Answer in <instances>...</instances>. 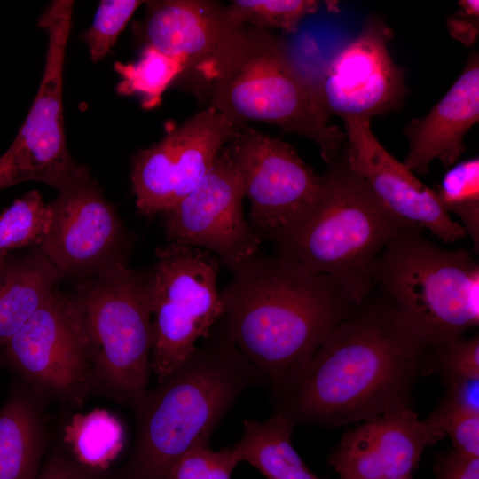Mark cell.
Instances as JSON below:
<instances>
[{
    "label": "cell",
    "instance_id": "20",
    "mask_svg": "<svg viewBox=\"0 0 479 479\" xmlns=\"http://www.w3.org/2000/svg\"><path fill=\"white\" fill-rule=\"evenodd\" d=\"M41 397L17 390L0 411V479H37L47 445Z\"/></svg>",
    "mask_w": 479,
    "mask_h": 479
},
{
    "label": "cell",
    "instance_id": "28",
    "mask_svg": "<svg viewBox=\"0 0 479 479\" xmlns=\"http://www.w3.org/2000/svg\"><path fill=\"white\" fill-rule=\"evenodd\" d=\"M142 3L143 1L138 0L99 2L91 27L82 35L93 62H98L106 56Z\"/></svg>",
    "mask_w": 479,
    "mask_h": 479
},
{
    "label": "cell",
    "instance_id": "29",
    "mask_svg": "<svg viewBox=\"0 0 479 479\" xmlns=\"http://www.w3.org/2000/svg\"><path fill=\"white\" fill-rule=\"evenodd\" d=\"M436 371L444 384L456 380L479 379V336L452 340L430 347L428 372Z\"/></svg>",
    "mask_w": 479,
    "mask_h": 479
},
{
    "label": "cell",
    "instance_id": "9",
    "mask_svg": "<svg viewBox=\"0 0 479 479\" xmlns=\"http://www.w3.org/2000/svg\"><path fill=\"white\" fill-rule=\"evenodd\" d=\"M73 6L72 0H55L38 20L48 35L44 71L23 125L0 158V190L39 181L61 192L91 177L71 158L64 130L63 70Z\"/></svg>",
    "mask_w": 479,
    "mask_h": 479
},
{
    "label": "cell",
    "instance_id": "24",
    "mask_svg": "<svg viewBox=\"0 0 479 479\" xmlns=\"http://www.w3.org/2000/svg\"><path fill=\"white\" fill-rule=\"evenodd\" d=\"M122 80L116 92L122 96L138 95L145 109H153L161 102L169 86L182 74L184 66L176 59L146 44L137 62L114 63Z\"/></svg>",
    "mask_w": 479,
    "mask_h": 479
},
{
    "label": "cell",
    "instance_id": "16",
    "mask_svg": "<svg viewBox=\"0 0 479 479\" xmlns=\"http://www.w3.org/2000/svg\"><path fill=\"white\" fill-rule=\"evenodd\" d=\"M349 168L361 177L383 206L412 228L426 229L444 243L467 237L459 221L444 209L435 190L420 181L379 142L368 120H344Z\"/></svg>",
    "mask_w": 479,
    "mask_h": 479
},
{
    "label": "cell",
    "instance_id": "27",
    "mask_svg": "<svg viewBox=\"0 0 479 479\" xmlns=\"http://www.w3.org/2000/svg\"><path fill=\"white\" fill-rule=\"evenodd\" d=\"M316 0H235L228 5L232 19L242 26L294 32L301 21L314 13Z\"/></svg>",
    "mask_w": 479,
    "mask_h": 479
},
{
    "label": "cell",
    "instance_id": "3",
    "mask_svg": "<svg viewBox=\"0 0 479 479\" xmlns=\"http://www.w3.org/2000/svg\"><path fill=\"white\" fill-rule=\"evenodd\" d=\"M256 384L262 375L216 323L180 367L130 405L135 443L113 478L163 479L186 452L208 446L224 415Z\"/></svg>",
    "mask_w": 479,
    "mask_h": 479
},
{
    "label": "cell",
    "instance_id": "14",
    "mask_svg": "<svg viewBox=\"0 0 479 479\" xmlns=\"http://www.w3.org/2000/svg\"><path fill=\"white\" fill-rule=\"evenodd\" d=\"M241 178L223 148L198 186L161 213L169 243L207 250L234 271L260 250L263 239L243 215Z\"/></svg>",
    "mask_w": 479,
    "mask_h": 479
},
{
    "label": "cell",
    "instance_id": "37",
    "mask_svg": "<svg viewBox=\"0 0 479 479\" xmlns=\"http://www.w3.org/2000/svg\"><path fill=\"white\" fill-rule=\"evenodd\" d=\"M6 257L0 256V265L3 263V262L5 260Z\"/></svg>",
    "mask_w": 479,
    "mask_h": 479
},
{
    "label": "cell",
    "instance_id": "31",
    "mask_svg": "<svg viewBox=\"0 0 479 479\" xmlns=\"http://www.w3.org/2000/svg\"><path fill=\"white\" fill-rule=\"evenodd\" d=\"M424 420L443 438H451L452 450L465 456L479 457V414L436 406Z\"/></svg>",
    "mask_w": 479,
    "mask_h": 479
},
{
    "label": "cell",
    "instance_id": "7",
    "mask_svg": "<svg viewBox=\"0 0 479 479\" xmlns=\"http://www.w3.org/2000/svg\"><path fill=\"white\" fill-rule=\"evenodd\" d=\"M71 295L86 334L93 394L130 405L147 389L151 371L149 270L117 264L79 281Z\"/></svg>",
    "mask_w": 479,
    "mask_h": 479
},
{
    "label": "cell",
    "instance_id": "8",
    "mask_svg": "<svg viewBox=\"0 0 479 479\" xmlns=\"http://www.w3.org/2000/svg\"><path fill=\"white\" fill-rule=\"evenodd\" d=\"M219 259L210 252L169 243L149 268L153 345L151 371L158 383L180 367L205 339L222 311L216 287Z\"/></svg>",
    "mask_w": 479,
    "mask_h": 479
},
{
    "label": "cell",
    "instance_id": "2",
    "mask_svg": "<svg viewBox=\"0 0 479 479\" xmlns=\"http://www.w3.org/2000/svg\"><path fill=\"white\" fill-rule=\"evenodd\" d=\"M220 293L216 322L262 375L274 402L355 307L331 278L260 250Z\"/></svg>",
    "mask_w": 479,
    "mask_h": 479
},
{
    "label": "cell",
    "instance_id": "18",
    "mask_svg": "<svg viewBox=\"0 0 479 479\" xmlns=\"http://www.w3.org/2000/svg\"><path fill=\"white\" fill-rule=\"evenodd\" d=\"M147 7L146 44L209 83L246 27L232 19L228 6L214 1H149Z\"/></svg>",
    "mask_w": 479,
    "mask_h": 479
},
{
    "label": "cell",
    "instance_id": "1",
    "mask_svg": "<svg viewBox=\"0 0 479 479\" xmlns=\"http://www.w3.org/2000/svg\"><path fill=\"white\" fill-rule=\"evenodd\" d=\"M428 349L385 295L370 294L330 331L276 411L334 428L410 406Z\"/></svg>",
    "mask_w": 479,
    "mask_h": 479
},
{
    "label": "cell",
    "instance_id": "4",
    "mask_svg": "<svg viewBox=\"0 0 479 479\" xmlns=\"http://www.w3.org/2000/svg\"><path fill=\"white\" fill-rule=\"evenodd\" d=\"M328 165L315 200L268 240L276 255L334 279L357 307L372 294L385 246L412 227L383 206L343 154Z\"/></svg>",
    "mask_w": 479,
    "mask_h": 479
},
{
    "label": "cell",
    "instance_id": "22",
    "mask_svg": "<svg viewBox=\"0 0 479 479\" xmlns=\"http://www.w3.org/2000/svg\"><path fill=\"white\" fill-rule=\"evenodd\" d=\"M295 423L276 411L266 420H244L243 435L233 449L240 462L255 467L266 479H322L306 466L291 436Z\"/></svg>",
    "mask_w": 479,
    "mask_h": 479
},
{
    "label": "cell",
    "instance_id": "6",
    "mask_svg": "<svg viewBox=\"0 0 479 479\" xmlns=\"http://www.w3.org/2000/svg\"><path fill=\"white\" fill-rule=\"evenodd\" d=\"M404 228L376 260L378 287L415 334L430 347L479 325V264L462 248L448 250Z\"/></svg>",
    "mask_w": 479,
    "mask_h": 479
},
{
    "label": "cell",
    "instance_id": "26",
    "mask_svg": "<svg viewBox=\"0 0 479 479\" xmlns=\"http://www.w3.org/2000/svg\"><path fill=\"white\" fill-rule=\"evenodd\" d=\"M50 224V209L41 193L30 191L0 213V256L15 249L38 247Z\"/></svg>",
    "mask_w": 479,
    "mask_h": 479
},
{
    "label": "cell",
    "instance_id": "19",
    "mask_svg": "<svg viewBox=\"0 0 479 479\" xmlns=\"http://www.w3.org/2000/svg\"><path fill=\"white\" fill-rule=\"evenodd\" d=\"M478 121L479 59L474 52L443 98L405 129L409 150L403 163L420 174L428 173L435 160L445 169L451 168L466 149L465 135Z\"/></svg>",
    "mask_w": 479,
    "mask_h": 479
},
{
    "label": "cell",
    "instance_id": "13",
    "mask_svg": "<svg viewBox=\"0 0 479 479\" xmlns=\"http://www.w3.org/2000/svg\"><path fill=\"white\" fill-rule=\"evenodd\" d=\"M227 149L250 200L249 223L268 240L317 198L321 177L287 143L240 125Z\"/></svg>",
    "mask_w": 479,
    "mask_h": 479
},
{
    "label": "cell",
    "instance_id": "11",
    "mask_svg": "<svg viewBox=\"0 0 479 479\" xmlns=\"http://www.w3.org/2000/svg\"><path fill=\"white\" fill-rule=\"evenodd\" d=\"M48 206L38 248L63 278L81 281L127 264L134 239L92 177L59 192Z\"/></svg>",
    "mask_w": 479,
    "mask_h": 479
},
{
    "label": "cell",
    "instance_id": "17",
    "mask_svg": "<svg viewBox=\"0 0 479 479\" xmlns=\"http://www.w3.org/2000/svg\"><path fill=\"white\" fill-rule=\"evenodd\" d=\"M442 439L411 406H401L346 432L328 463L342 479L412 477L425 448Z\"/></svg>",
    "mask_w": 479,
    "mask_h": 479
},
{
    "label": "cell",
    "instance_id": "25",
    "mask_svg": "<svg viewBox=\"0 0 479 479\" xmlns=\"http://www.w3.org/2000/svg\"><path fill=\"white\" fill-rule=\"evenodd\" d=\"M440 204L454 214L479 249V159L471 158L452 166L435 190Z\"/></svg>",
    "mask_w": 479,
    "mask_h": 479
},
{
    "label": "cell",
    "instance_id": "35",
    "mask_svg": "<svg viewBox=\"0 0 479 479\" xmlns=\"http://www.w3.org/2000/svg\"><path fill=\"white\" fill-rule=\"evenodd\" d=\"M459 9L447 20L449 31L453 38L466 45L474 43L478 35L479 1H459Z\"/></svg>",
    "mask_w": 479,
    "mask_h": 479
},
{
    "label": "cell",
    "instance_id": "34",
    "mask_svg": "<svg viewBox=\"0 0 479 479\" xmlns=\"http://www.w3.org/2000/svg\"><path fill=\"white\" fill-rule=\"evenodd\" d=\"M433 470L436 479H479V457L451 450L436 455Z\"/></svg>",
    "mask_w": 479,
    "mask_h": 479
},
{
    "label": "cell",
    "instance_id": "10",
    "mask_svg": "<svg viewBox=\"0 0 479 479\" xmlns=\"http://www.w3.org/2000/svg\"><path fill=\"white\" fill-rule=\"evenodd\" d=\"M1 357L43 397L80 407L93 394L81 315L72 295L57 288L6 342Z\"/></svg>",
    "mask_w": 479,
    "mask_h": 479
},
{
    "label": "cell",
    "instance_id": "32",
    "mask_svg": "<svg viewBox=\"0 0 479 479\" xmlns=\"http://www.w3.org/2000/svg\"><path fill=\"white\" fill-rule=\"evenodd\" d=\"M37 479H114L106 473L87 467L60 447L52 449L43 461Z\"/></svg>",
    "mask_w": 479,
    "mask_h": 479
},
{
    "label": "cell",
    "instance_id": "23",
    "mask_svg": "<svg viewBox=\"0 0 479 479\" xmlns=\"http://www.w3.org/2000/svg\"><path fill=\"white\" fill-rule=\"evenodd\" d=\"M66 439L80 463L104 471L120 452L124 430L120 420L104 409L76 415L66 429Z\"/></svg>",
    "mask_w": 479,
    "mask_h": 479
},
{
    "label": "cell",
    "instance_id": "36",
    "mask_svg": "<svg viewBox=\"0 0 479 479\" xmlns=\"http://www.w3.org/2000/svg\"><path fill=\"white\" fill-rule=\"evenodd\" d=\"M386 479H412V477H398V478H386Z\"/></svg>",
    "mask_w": 479,
    "mask_h": 479
},
{
    "label": "cell",
    "instance_id": "33",
    "mask_svg": "<svg viewBox=\"0 0 479 479\" xmlns=\"http://www.w3.org/2000/svg\"><path fill=\"white\" fill-rule=\"evenodd\" d=\"M446 390L437 406L452 412L479 414V379L445 383Z\"/></svg>",
    "mask_w": 479,
    "mask_h": 479
},
{
    "label": "cell",
    "instance_id": "5",
    "mask_svg": "<svg viewBox=\"0 0 479 479\" xmlns=\"http://www.w3.org/2000/svg\"><path fill=\"white\" fill-rule=\"evenodd\" d=\"M210 107L237 126L260 121L314 141L325 162L336 161L345 132L330 123L286 41L266 29L245 30L210 82Z\"/></svg>",
    "mask_w": 479,
    "mask_h": 479
},
{
    "label": "cell",
    "instance_id": "15",
    "mask_svg": "<svg viewBox=\"0 0 479 479\" xmlns=\"http://www.w3.org/2000/svg\"><path fill=\"white\" fill-rule=\"evenodd\" d=\"M391 37L392 31L382 20L371 18L330 61L315 85L329 117L371 121L403 105L408 88L404 69L389 54Z\"/></svg>",
    "mask_w": 479,
    "mask_h": 479
},
{
    "label": "cell",
    "instance_id": "30",
    "mask_svg": "<svg viewBox=\"0 0 479 479\" xmlns=\"http://www.w3.org/2000/svg\"><path fill=\"white\" fill-rule=\"evenodd\" d=\"M239 462L232 446L219 451L198 447L183 454L163 479H231Z\"/></svg>",
    "mask_w": 479,
    "mask_h": 479
},
{
    "label": "cell",
    "instance_id": "21",
    "mask_svg": "<svg viewBox=\"0 0 479 479\" xmlns=\"http://www.w3.org/2000/svg\"><path fill=\"white\" fill-rule=\"evenodd\" d=\"M62 279L38 247L5 258L0 265V346L43 305Z\"/></svg>",
    "mask_w": 479,
    "mask_h": 479
},
{
    "label": "cell",
    "instance_id": "12",
    "mask_svg": "<svg viewBox=\"0 0 479 479\" xmlns=\"http://www.w3.org/2000/svg\"><path fill=\"white\" fill-rule=\"evenodd\" d=\"M240 126L208 106L131 161L137 211L161 214L194 190Z\"/></svg>",
    "mask_w": 479,
    "mask_h": 479
}]
</instances>
